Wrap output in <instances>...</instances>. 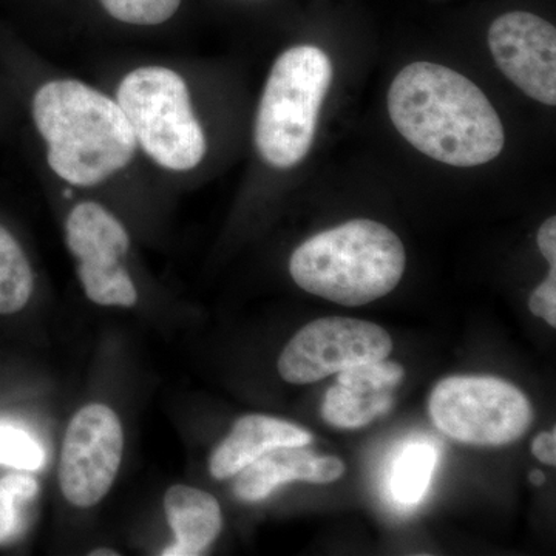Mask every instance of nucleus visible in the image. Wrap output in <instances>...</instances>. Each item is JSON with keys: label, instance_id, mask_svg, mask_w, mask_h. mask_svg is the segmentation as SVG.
Wrapping results in <instances>:
<instances>
[{"label": "nucleus", "instance_id": "423d86ee", "mask_svg": "<svg viewBox=\"0 0 556 556\" xmlns=\"http://www.w3.org/2000/svg\"><path fill=\"white\" fill-rule=\"evenodd\" d=\"M27 35L33 47L87 43L134 49L177 39L193 0H31Z\"/></svg>", "mask_w": 556, "mask_h": 556}, {"label": "nucleus", "instance_id": "393cba45", "mask_svg": "<svg viewBox=\"0 0 556 556\" xmlns=\"http://www.w3.org/2000/svg\"><path fill=\"white\" fill-rule=\"evenodd\" d=\"M530 482H532L533 485H543L544 482H546V477H544L543 471L541 470H533L532 473H530Z\"/></svg>", "mask_w": 556, "mask_h": 556}, {"label": "nucleus", "instance_id": "f03ea898", "mask_svg": "<svg viewBox=\"0 0 556 556\" xmlns=\"http://www.w3.org/2000/svg\"><path fill=\"white\" fill-rule=\"evenodd\" d=\"M91 64L94 83L115 98L142 159L166 188L200 177L214 149L195 68L179 54L104 51Z\"/></svg>", "mask_w": 556, "mask_h": 556}, {"label": "nucleus", "instance_id": "aec40b11", "mask_svg": "<svg viewBox=\"0 0 556 556\" xmlns=\"http://www.w3.org/2000/svg\"><path fill=\"white\" fill-rule=\"evenodd\" d=\"M0 464L36 471L46 464V452L27 431L0 424Z\"/></svg>", "mask_w": 556, "mask_h": 556}, {"label": "nucleus", "instance_id": "4468645a", "mask_svg": "<svg viewBox=\"0 0 556 556\" xmlns=\"http://www.w3.org/2000/svg\"><path fill=\"white\" fill-rule=\"evenodd\" d=\"M437 445L417 439L408 442L391 464L388 473V492L399 507L412 508L422 503L437 470Z\"/></svg>", "mask_w": 556, "mask_h": 556}, {"label": "nucleus", "instance_id": "7ed1b4c3", "mask_svg": "<svg viewBox=\"0 0 556 556\" xmlns=\"http://www.w3.org/2000/svg\"><path fill=\"white\" fill-rule=\"evenodd\" d=\"M388 113L413 148L448 166H482L506 144L503 123L484 91L433 62L402 68L388 90Z\"/></svg>", "mask_w": 556, "mask_h": 556}, {"label": "nucleus", "instance_id": "4be33fe9", "mask_svg": "<svg viewBox=\"0 0 556 556\" xmlns=\"http://www.w3.org/2000/svg\"><path fill=\"white\" fill-rule=\"evenodd\" d=\"M538 248L551 266H556V217L547 218L538 230Z\"/></svg>", "mask_w": 556, "mask_h": 556}, {"label": "nucleus", "instance_id": "9d476101", "mask_svg": "<svg viewBox=\"0 0 556 556\" xmlns=\"http://www.w3.org/2000/svg\"><path fill=\"white\" fill-rule=\"evenodd\" d=\"M486 40L506 78L532 100L556 104L554 24L532 11H507L490 24Z\"/></svg>", "mask_w": 556, "mask_h": 556}, {"label": "nucleus", "instance_id": "5701e85b", "mask_svg": "<svg viewBox=\"0 0 556 556\" xmlns=\"http://www.w3.org/2000/svg\"><path fill=\"white\" fill-rule=\"evenodd\" d=\"M533 456L547 466H555L556 464V431H543L538 434L532 444Z\"/></svg>", "mask_w": 556, "mask_h": 556}, {"label": "nucleus", "instance_id": "f8f14e48", "mask_svg": "<svg viewBox=\"0 0 556 556\" xmlns=\"http://www.w3.org/2000/svg\"><path fill=\"white\" fill-rule=\"evenodd\" d=\"M313 434L305 428L263 415L240 417L229 437L218 445L208 460V470L215 479L236 477L269 450L308 445Z\"/></svg>", "mask_w": 556, "mask_h": 556}, {"label": "nucleus", "instance_id": "1a4fd4ad", "mask_svg": "<svg viewBox=\"0 0 556 556\" xmlns=\"http://www.w3.org/2000/svg\"><path fill=\"white\" fill-rule=\"evenodd\" d=\"M119 417L108 405L80 408L67 428L62 447L60 484L73 506L87 508L108 495L123 460Z\"/></svg>", "mask_w": 556, "mask_h": 556}, {"label": "nucleus", "instance_id": "39448f33", "mask_svg": "<svg viewBox=\"0 0 556 556\" xmlns=\"http://www.w3.org/2000/svg\"><path fill=\"white\" fill-rule=\"evenodd\" d=\"M331 80V60L318 47L294 46L274 61L252 124V144L268 169L289 170L308 156Z\"/></svg>", "mask_w": 556, "mask_h": 556}, {"label": "nucleus", "instance_id": "6ab92c4d", "mask_svg": "<svg viewBox=\"0 0 556 556\" xmlns=\"http://www.w3.org/2000/svg\"><path fill=\"white\" fill-rule=\"evenodd\" d=\"M405 378L404 368L397 362L382 361L358 364L356 367L338 372V383L357 391V393L375 394L393 391Z\"/></svg>", "mask_w": 556, "mask_h": 556}, {"label": "nucleus", "instance_id": "a878e982", "mask_svg": "<svg viewBox=\"0 0 556 556\" xmlns=\"http://www.w3.org/2000/svg\"><path fill=\"white\" fill-rule=\"evenodd\" d=\"M118 552L109 551V548H100V551L91 552V556H118Z\"/></svg>", "mask_w": 556, "mask_h": 556}, {"label": "nucleus", "instance_id": "9b49d317", "mask_svg": "<svg viewBox=\"0 0 556 556\" xmlns=\"http://www.w3.org/2000/svg\"><path fill=\"white\" fill-rule=\"evenodd\" d=\"M345 473V464L336 456H317L305 445L269 450L236 475L233 493L241 501L266 500L278 486L292 481L329 484Z\"/></svg>", "mask_w": 556, "mask_h": 556}, {"label": "nucleus", "instance_id": "a211bd4d", "mask_svg": "<svg viewBox=\"0 0 556 556\" xmlns=\"http://www.w3.org/2000/svg\"><path fill=\"white\" fill-rule=\"evenodd\" d=\"M39 482L28 475L0 478V546L14 543L27 530V508L39 496Z\"/></svg>", "mask_w": 556, "mask_h": 556}, {"label": "nucleus", "instance_id": "b1692460", "mask_svg": "<svg viewBox=\"0 0 556 556\" xmlns=\"http://www.w3.org/2000/svg\"><path fill=\"white\" fill-rule=\"evenodd\" d=\"M16 121V109L5 80L0 75V134Z\"/></svg>", "mask_w": 556, "mask_h": 556}, {"label": "nucleus", "instance_id": "f257e3e1", "mask_svg": "<svg viewBox=\"0 0 556 556\" xmlns=\"http://www.w3.org/2000/svg\"><path fill=\"white\" fill-rule=\"evenodd\" d=\"M0 75L30 139L40 179L102 203L105 197L164 189L142 159L123 109L100 84L56 67L2 27Z\"/></svg>", "mask_w": 556, "mask_h": 556}, {"label": "nucleus", "instance_id": "412c9836", "mask_svg": "<svg viewBox=\"0 0 556 556\" xmlns=\"http://www.w3.org/2000/svg\"><path fill=\"white\" fill-rule=\"evenodd\" d=\"M529 309L552 328L556 327V266H551L546 280L530 295Z\"/></svg>", "mask_w": 556, "mask_h": 556}, {"label": "nucleus", "instance_id": "20e7f679", "mask_svg": "<svg viewBox=\"0 0 556 556\" xmlns=\"http://www.w3.org/2000/svg\"><path fill=\"white\" fill-rule=\"evenodd\" d=\"M404 244L388 226L351 219L303 241L289 260V274L303 291L342 306L386 298L405 273Z\"/></svg>", "mask_w": 556, "mask_h": 556}, {"label": "nucleus", "instance_id": "2eb2a0df", "mask_svg": "<svg viewBox=\"0 0 556 556\" xmlns=\"http://www.w3.org/2000/svg\"><path fill=\"white\" fill-rule=\"evenodd\" d=\"M35 289L30 258L9 226L0 223V314L20 313Z\"/></svg>", "mask_w": 556, "mask_h": 556}, {"label": "nucleus", "instance_id": "dca6fc26", "mask_svg": "<svg viewBox=\"0 0 556 556\" xmlns=\"http://www.w3.org/2000/svg\"><path fill=\"white\" fill-rule=\"evenodd\" d=\"M393 404V391L364 394L336 383L325 394L321 416L331 427L354 430L368 426L376 417L387 415Z\"/></svg>", "mask_w": 556, "mask_h": 556}, {"label": "nucleus", "instance_id": "6e6552de", "mask_svg": "<svg viewBox=\"0 0 556 556\" xmlns=\"http://www.w3.org/2000/svg\"><path fill=\"white\" fill-rule=\"evenodd\" d=\"M391 351L393 340L379 325L358 318H317L289 340L278 358V372L289 383L306 386L358 364L382 361Z\"/></svg>", "mask_w": 556, "mask_h": 556}, {"label": "nucleus", "instance_id": "ddd939ff", "mask_svg": "<svg viewBox=\"0 0 556 556\" xmlns=\"http://www.w3.org/2000/svg\"><path fill=\"white\" fill-rule=\"evenodd\" d=\"M164 508L172 530L174 546L164 548V556H197L222 532V508L214 496L188 485H174L164 496Z\"/></svg>", "mask_w": 556, "mask_h": 556}, {"label": "nucleus", "instance_id": "f3484780", "mask_svg": "<svg viewBox=\"0 0 556 556\" xmlns=\"http://www.w3.org/2000/svg\"><path fill=\"white\" fill-rule=\"evenodd\" d=\"M130 252L94 268H76L84 292L102 306L131 308L138 302V288L129 268Z\"/></svg>", "mask_w": 556, "mask_h": 556}, {"label": "nucleus", "instance_id": "0eeeda50", "mask_svg": "<svg viewBox=\"0 0 556 556\" xmlns=\"http://www.w3.org/2000/svg\"><path fill=\"white\" fill-rule=\"evenodd\" d=\"M428 409L445 437L481 447L518 441L533 420L526 394L493 376H452L441 380L431 391Z\"/></svg>", "mask_w": 556, "mask_h": 556}, {"label": "nucleus", "instance_id": "bb28decb", "mask_svg": "<svg viewBox=\"0 0 556 556\" xmlns=\"http://www.w3.org/2000/svg\"><path fill=\"white\" fill-rule=\"evenodd\" d=\"M228 2H236V3H262V2H268V0H228Z\"/></svg>", "mask_w": 556, "mask_h": 556}]
</instances>
